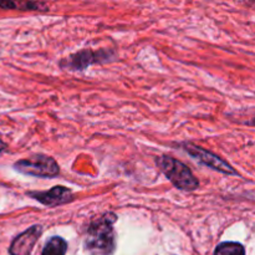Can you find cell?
<instances>
[{
	"label": "cell",
	"instance_id": "obj_1",
	"mask_svg": "<svg viewBox=\"0 0 255 255\" xmlns=\"http://www.w3.org/2000/svg\"><path fill=\"white\" fill-rule=\"evenodd\" d=\"M116 216L105 214L89 227L85 238V249L91 255H111L115 251L114 223Z\"/></svg>",
	"mask_w": 255,
	"mask_h": 255
},
{
	"label": "cell",
	"instance_id": "obj_2",
	"mask_svg": "<svg viewBox=\"0 0 255 255\" xmlns=\"http://www.w3.org/2000/svg\"><path fill=\"white\" fill-rule=\"evenodd\" d=\"M159 166L163 169L167 178L179 189L183 191H193L198 187V181L193 176L191 169L182 162L164 156L159 161Z\"/></svg>",
	"mask_w": 255,
	"mask_h": 255
},
{
	"label": "cell",
	"instance_id": "obj_3",
	"mask_svg": "<svg viewBox=\"0 0 255 255\" xmlns=\"http://www.w3.org/2000/svg\"><path fill=\"white\" fill-rule=\"evenodd\" d=\"M14 168L20 173L35 177H55L59 174V166L55 159L44 154L21 159L14 164Z\"/></svg>",
	"mask_w": 255,
	"mask_h": 255
},
{
	"label": "cell",
	"instance_id": "obj_4",
	"mask_svg": "<svg viewBox=\"0 0 255 255\" xmlns=\"http://www.w3.org/2000/svg\"><path fill=\"white\" fill-rule=\"evenodd\" d=\"M186 148L187 152L192 157H194L197 161L201 162V163L206 164V166L211 167V168L216 169V171L222 172V173L236 174V171L228 163H226L219 157H217L216 154L211 153V152L206 151V149L201 148V147L193 146V144H186Z\"/></svg>",
	"mask_w": 255,
	"mask_h": 255
},
{
	"label": "cell",
	"instance_id": "obj_5",
	"mask_svg": "<svg viewBox=\"0 0 255 255\" xmlns=\"http://www.w3.org/2000/svg\"><path fill=\"white\" fill-rule=\"evenodd\" d=\"M41 236V227L34 226L14 239L10 247L11 255H30L37 239Z\"/></svg>",
	"mask_w": 255,
	"mask_h": 255
},
{
	"label": "cell",
	"instance_id": "obj_6",
	"mask_svg": "<svg viewBox=\"0 0 255 255\" xmlns=\"http://www.w3.org/2000/svg\"><path fill=\"white\" fill-rule=\"evenodd\" d=\"M32 198L37 199L40 203L45 206H59V204L70 202L72 198V193L69 188L57 186L50 189L49 192H36V193H29Z\"/></svg>",
	"mask_w": 255,
	"mask_h": 255
},
{
	"label": "cell",
	"instance_id": "obj_7",
	"mask_svg": "<svg viewBox=\"0 0 255 255\" xmlns=\"http://www.w3.org/2000/svg\"><path fill=\"white\" fill-rule=\"evenodd\" d=\"M95 55L91 51H81L76 55H72L71 57H69L67 60H65V65H66L69 69L74 70H81L87 67L89 65H91L92 62H95Z\"/></svg>",
	"mask_w": 255,
	"mask_h": 255
},
{
	"label": "cell",
	"instance_id": "obj_8",
	"mask_svg": "<svg viewBox=\"0 0 255 255\" xmlns=\"http://www.w3.org/2000/svg\"><path fill=\"white\" fill-rule=\"evenodd\" d=\"M67 251V244L60 237H54L45 246L42 255H65Z\"/></svg>",
	"mask_w": 255,
	"mask_h": 255
},
{
	"label": "cell",
	"instance_id": "obj_9",
	"mask_svg": "<svg viewBox=\"0 0 255 255\" xmlns=\"http://www.w3.org/2000/svg\"><path fill=\"white\" fill-rule=\"evenodd\" d=\"M214 255H246L244 247L234 242H226L217 247Z\"/></svg>",
	"mask_w": 255,
	"mask_h": 255
},
{
	"label": "cell",
	"instance_id": "obj_10",
	"mask_svg": "<svg viewBox=\"0 0 255 255\" xmlns=\"http://www.w3.org/2000/svg\"><path fill=\"white\" fill-rule=\"evenodd\" d=\"M2 148H4V144H2V143H1V142H0V152H1V151H2Z\"/></svg>",
	"mask_w": 255,
	"mask_h": 255
}]
</instances>
